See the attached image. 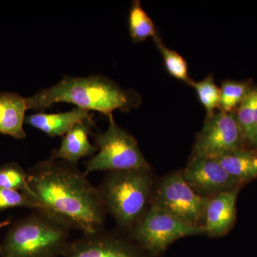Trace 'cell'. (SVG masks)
Listing matches in <instances>:
<instances>
[{
    "label": "cell",
    "instance_id": "obj_13",
    "mask_svg": "<svg viewBox=\"0 0 257 257\" xmlns=\"http://www.w3.org/2000/svg\"><path fill=\"white\" fill-rule=\"evenodd\" d=\"M93 124L92 121H84L76 124L64 135L60 148L52 152V158L75 165L83 157L93 156L98 151L89 140Z\"/></svg>",
    "mask_w": 257,
    "mask_h": 257
},
{
    "label": "cell",
    "instance_id": "obj_6",
    "mask_svg": "<svg viewBox=\"0 0 257 257\" xmlns=\"http://www.w3.org/2000/svg\"><path fill=\"white\" fill-rule=\"evenodd\" d=\"M203 234L204 227L185 224L153 204L132 229L135 243L150 257L162 256L181 238Z\"/></svg>",
    "mask_w": 257,
    "mask_h": 257
},
{
    "label": "cell",
    "instance_id": "obj_9",
    "mask_svg": "<svg viewBox=\"0 0 257 257\" xmlns=\"http://www.w3.org/2000/svg\"><path fill=\"white\" fill-rule=\"evenodd\" d=\"M182 175L194 192L207 198L239 188L240 184L217 161L209 157L191 159Z\"/></svg>",
    "mask_w": 257,
    "mask_h": 257
},
{
    "label": "cell",
    "instance_id": "obj_14",
    "mask_svg": "<svg viewBox=\"0 0 257 257\" xmlns=\"http://www.w3.org/2000/svg\"><path fill=\"white\" fill-rule=\"evenodd\" d=\"M28 110L26 98L16 93L0 92V133L22 140L25 112Z\"/></svg>",
    "mask_w": 257,
    "mask_h": 257
},
{
    "label": "cell",
    "instance_id": "obj_1",
    "mask_svg": "<svg viewBox=\"0 0 257 257\" xmlns=\"http://www.w3.org/2000/svg\"><path fill=\"white\" fill-rule=\"evenodd\" d=\"M28 177L40 211L84 235L102 231L106 208L100 193L74 165L51 158Z\"/></svg>",
    "mask_w": 257,
    "mask_h": 257
},
{
    "label": "cell",
    "instance_id": "obj_24",
    "mask_svg": "<svg viewBox=\"0 0 257 257\" xmlns=\"http://www.w3.org/2000/svg\"><path fill=\"white\" fill-rule=\"evenodd\" d=\"M253 143L257 144V133L255 135L254 138H253Z\"/></svg>",
    "mask_w": 257,
    "mask_h": 257
},
{
    "label": "cell",
    "instance_id": "obj_10",
    "mask_svg": "<svg viewBox=\"0 0 257 257\" xmlns=\"http://www.w3.org/2000/svg\"><path fill=\"white\" fill-rule=\"evenodd\" d=\"M64 257H150L136 243L101 232L67 245Z\"/></svg>",
    "mask_w": 257,
    "mask_h": 257
},
{
    "label": "cell",
    "instance_id": "obj_5",
    "mask_svg": "<svg viewBox=\"0 0 257 257\" xmlns=\"http://www.w3.org/2000/svg\"><path fill=\"white\" fill-rule=\"evenodd\" d=\"M108 117L107 130L94 135L98 153L87 162L85 175L98 171L113 172L150 169L137 140L116 124L112 114Z\"/></svg>",
    "mask_w": 257,
    "mask_h": 257
},
{
    "label": "cell",
    "instance_id": "obj_15",
    "mask_svg": "<svg viewBox=\"0 0 257 257\" xmlns=\"http://www.w3.org/2000/svg\"><path fill=\"white\" fill-rule=\"evenodd\" d=\"M213 159L240 183L257 177V155L252 152L237 149Z\"/></svg>",
    "mask_w": 257,
    "mask_h": 257
},
{
    "label": "cell",
    "instance_id": "obj_23",
    "mask_svg": "<svg viewBox=\"0 0 257 257\" xmlns=\"http://www.w3.org/2000/svg\"><path fill=\"white\" fill-rule=\"evenodd\" d=\"M10 220H6L3 221V222H0V229H1L2 228L4 227V226H8V224H10Z\"/></svg>",
    "mask_w": 257,
    "mask_h": 257
},
{
    "label": "cell",
    "instance_id": "obj_18",
    "mask_svg": "<svg viewBox=\"0 0 257 257\" xmlns=\"http://www.w3.org/2000/svg\"><path fill=\"white\" fill-rule=\"evenodd\" d=\"M190 86L195 89L199 101L205 109L206 119H209L215 114L214 111L219 108L220 101V89L216 86L212 74L199 82L192 81Z\"/></svg>",
    "mask_w": 257,
    "mask_h": 257
},
{
    "label": "cell",
    "instance_id": "obj_19",
    "mask_svg": "<svg viewBox=\"0 0 257 257\" xmlns=\"http://www.w3.org/2000/svg\"><path fill=\"white\" fill-rule=\"evenodd\" d=\"M154 42H155L157 48L162 54L167 72L174 78L190 85L193 80L189 77L188 64L184 57L175 51L171 50L165 47L161 41L160 37L154 40Z\"/></svg>",
    "mask_w": 257,
    "mask_h": 257
},
{
    "label": "cell",
    "instance_id": "obj_3",
    "mask_svg": "<svg viewBox=\"0 0 257 257\" xmlns=\"http://www.w3.org/2000/svg\"><path fill=\"white\" fill-rule=\"evenodd\" d=\"M151 169L110 172L99 189L106 210L122 227L133 229L152 198Z\"/></svg>",
    "mask_w": 257,
    "mask_h": 257
},
{
    "label": "cell",
    "instance_id": "obj_21",
    "mask_svg": "<svg viewBox=\"0 0 257 257\" xmlns=\"http://www.w3.org/2000/svg\"><path fill=\"white\" fill-rule=\"evenodd\" d=\"M0 187L27 193L35 199V194L29 184L28 175L17 165L0 167Z\"/></svg>",
    "mask_w": 257,
    "mask_h": 257
},
{
    "label": "cell",
    "instance_id": "obj_2",
    "mask_svg": "<svg viewBox=\"0 0 257 257\" xmlns=\"http://www.w3.org/2000/svg\"><path fill=\"white\" fill-rule=\"evenodd\" d=\"M28 109H44L55 103H71L80 109L109 116L113 111H128L140 102L135 91L124 89L111 79L94 74L88 77L64 76L52 87L26 98Z\"/></svg>",
    "mask_w": 257,
    "mask_h": 257
},
{
    "label": "cell",
    "instance_id": "obj_4",
    "mask_svg": "<svg viewBox=\"0 0 257 257\" xmlns=\"http://www.w3.org/2000/svg\"><path fill=\"white\" fill-rule=\"evenodd\" d=\"M39 211L10 231L5 243L7 257H54L64 252L68 226Z\"/></svg>",
    "mask_w": 257,
    "mask_h": 257
},
{
    "label": "cell",
    "instance_id": "obj_8",
    "mask_svg": "<svg viewBox=\"0 0 257 257\" xmlns=\"http://www.w3.org/2000/svg\"><path fill=\"white\" fill-rule=\"evenodd\" d=\"M241 135L236 116L232 113H215L206 119L197 135L191 159L214 158L239 149Z\"/></svg>",
    "mask_w": 257,
    "mask_h": 257
},
{
    "label": "cell",
    "instance_id": "obj_11",
    "mask_svg": "<svg viewBox=\"0 0 257 257\" xmlns=\"http://www.w3.org/2000/svg\"><path fill=\"white\" fill-rule=\"evenodd\" d=\"M238 193L239 188L209 198L203 225L208 236H224L232 227L236 220Z\"/></svg>",
    "mask_w": 257,
    "mask_h": 257
},
{
    "label": "cell",
    "instance_id": "obj_12",
    "mask_svg": "<svg viewBox=\"0 0 257 257\" xmlns=\"http://www.w3.org/2000/svg\"><path fill=\"white\" fill-rule=\"evenodd\" d=\"M92 116L90 111L77 107L64 112L54 114L40 112L29 115L25 116V121L53 138L64 136L78 123L92 121Z\"/></svg>",
    "mask_w": 257,
    "mask_h": 257
},
{
    "label": "cell",
    "instance_id": "obj_17",
    "mask_svg": "<svg viewBox=\"0 0 257 257\" xmlns=\"http://www.w3.org/2000/svg\"><path fill=\"white\" fill-rule=\"evenodd\" d=\"M236 118L243 138L253 143L257 133V87L250 89L241 101Z\"/></svg>",
    "mask_w": 257,
    "mask_h": 257
},
{
    "label": "cell",
    "instance_id": "obj_20",
    "mask_svg": "<svg viewBox=\"0 0 257 257\" xmlns=\"http://www.w3.org/2000/svg\"><path fill=\"white\" fill-rule=\"evenodd\" d=\"M249 90L246 82L227 81L223 83L220 88L219 106L221 111L231 113L236 106L240 105Z\"/></svg>",
    "mask_w": 257,
    "mask_h": 257
},
{
    "label": "cell",
    "instance_id": "obj_7",
    "mask_svg": "<svg viewBox=\"0 0 257 257\" xmlns=\"http://www.w3.org/2000/svg\"><path fill=\"white\" fill-rule=\"evenodd\" d=\"M209 199L194 192L182 172H175L161 180L152 194L151 204L185 224L203 227Z\"/></svg>",
    "mask_w": 257,
    "mask_h": 257
},
{
    "label": "cell",
    "instance_id": "obj_22",
    "mask_svg": "<svg viewBox=\"0 0 257 257\" xmlns=\"http://www.w3.org/2000/svg\"><path fill=\"white\" fill-rule=\"evenodd\" d=\"M18 207L41 209L38 202L27 193L0 187V209Z\"/></svg>",
    "mask_w": 257,
    "mask_h": 257
},
{
    "label": "cell",
    "instance_id": "obj_16",
    "mask_svg": "<svg viewBox=\"0 0 257 257\" xmlns=\"http://www.w3.org/2000/svg\"><path fill=\"white\" fill-rule=\"evenodd\" d=\"M128 20V31L134 43L145 41L150 37L155 40L159 37L155 24L138 0L133 2Z\"/></svg>",
    "mask_w": 257,
    "mask_h": 257
}]
</instances>
